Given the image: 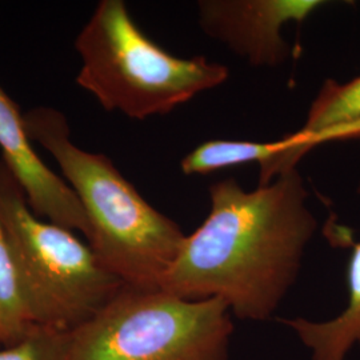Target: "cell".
<instances>
[{"mask_svg":"<svg viewBox=\"0 0 360 360\" xmlns=\"http://www.w3.org/2000/svg\"><path fill=\"white\" fill-rule=\"evenodd\" d=\"M210 212L186 235L160 288L190 300L219 297L239 321L267 322L300 274L318 230L297 169L252 191L235 179L208 188Z\"/></svg>","mask_w":360,"mask_h":360,"instance_id":"cell-1","label":"cell"},{"mask_svg":"<svg viewBox=\"0 0 360 360\" xmlns=\"http://www.w3.org/2000/svg\"><path fill=\"white\" fill-rule=\"evenodd\" d=\"M31 141L55 158L77 193L89 224L91 250L124 285L160 290L186 233L155 210L103 154H92L70 138L65 114L37 107L25 114Z\"/></svg>","mask_w":360,"mask_h":360,"instance_id":"cell-2","label":"cell"},{"mask_svg":"<svg viewBox=\"0 0 360 360\" xmlns=\"http://www.w3.org/2000/svg\"><path fill=\"white\" fill-rule=\"evenodd\" d=\"M77 83L107 111L132 119L166 115L230 77L206 56L179 58L148 38L122 0H102L75 41Z\"/></svg>","mask_w":360,"mask_h":360,"instance_id":"cell-3","label":"cell"},{"mask_svg":"<svg viewBox=\"0 0 360 360\" xmlns=\"http://www.w3.org/2000/svg\"><path fill=\"white\" fill-rule=\"evenodd\" d=\"M0 224L31 322L72 333L124 287L71 230L39 220L0 160Z\"/></svg>","mask_w":360,"mask_h":360,"instance_id":"cell-4","label":"cell"},{"mask_svg":"<svg viewBox=\"0 0 360 360\" xmlns=\"http://www.w3.org/2000/svg\"><path fill=\"white\" fill-rule=\"evenodd\" d=\"M233 316L219 299L124 285L72 331L68 360H230Z\"/></svg>","mask_w":360,"mask_h":360,"instance_id":"cell-5","label":"cell"},{"mask_svg":"<svg viewBox=\"0 0 360 360\" xmlns=\"http://www.w3.org/2000/svg\"><path fill=\"white\" fill-rule=\"evenodd\" d=\"M327 4L323 0H200L198 22L203 32L251 65L274 68L287 62V23H303Z\"/></svg>","mask_w":360,"mask_h":360,"instance_id":"cell-6","label":"cell"},{"mask_svg":"<svg viewBox=\"0 0 360 360\" xmlns=\"http://www.w3.org/2000/svg\"><path fill=\"white\" fill-rule=\"evenodd\" d=\"M0 150L3 162L26 193L35 217L71 231L90 235L89 219L72 188L47 167L34 151L25 115L0 86Z\"/></svg>","mask_w":360,"mask_h":360,"instance_id":"cell-7","label":"cell"},{"mask_svg":"<svg viewBox=\"0 0 360 360\" xmlns=\"http://www.w3.org/2000/svg\"><path fill=\"white\" fill-rule=\"evenodd\" d=\"M360 193V184L358 187ZM324 235L335 247L349 250L347 263L348 302L342 314L330 321L315 322L303 316L278 318L307 348L311 360H346L349 349L360 347V242L346 226L330 218Z\"/></svg>","mask_w":360,"mask_h":360,"instance_id":"cell-8","label":"cell"},{"mask_svg":"<svg viewBox=\"0 0 360 360\" xmlns=\"http://www.w3.org/2000/svg\"><path fill=\"white\" fill-rule=\"evenodd\" d=\"M307 139L297 131L276 142L208 141L195 147L180 162L184 175H205L224 168L257 163L259 184H269L287 171L295 169L304 155L311 151Z\"/></svg>","mask_w":360,"mask_h":360,"instance_id":"cell-9","label":"cell"},{"mask_svg":"<svg viewBox=\"0 0 360 360\" xmlns=\"http://www.w3.org/2000/svg\"><path fill=\"white\" fill-rule=\"evenodd\" d=\"M315 148L324 143L360 139V77L327 79L299 129Z\"/></svg>","mask_w":360,"mask_h":360,"instance_id":"cell-10","label":"cell"},{"mask_svg":"<svg viewBox=\"0 0 360 360\" xmlns=\"http://www.w3.org/2000/svg\"><path fill=\"white\" fill-rule=\"evenodd\" d=\"M32 326L18 283L10 245L0 224V347L20 342Z\"/></svg>","mask_w":360,"mask_h":360,"instance_id":"cell-11","label":"cell"},{"mask_svg":"<svg viewBox=\"0 0 360 360\" xmlns=\"http://www.w3.org/2000/svg\"><path fill=\"white\" fill-rule=\"evenodd\" d=\"M71 343V333L34 324L20 342L0 347V360H68Z\"/></svg>","mask_w":360,"mask_h":360,"instance_id":"cell-12","label":"cell"}]
</instances>
